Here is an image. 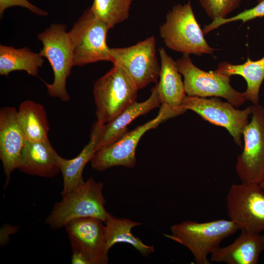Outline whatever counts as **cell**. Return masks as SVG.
Returning <instances> with one entry per match:
<instances>
[{
    "label": "cell",
    "mask_w": 264,
    "mask_h": 264,
    "mask_svg": "<svg viewBox=\"0 0 264 264\" xmlns=\"http://www.w3.org/2000/svg\"><path fill=\"white\" fill-rule=\"evenodd\" d=\"M161 104L156 84L147 100L142 102L135 101L113 120L103 125L97 150L118 139L127 132L128 126L134 119L160 107Z\"/></svg>",
    "instance_id": "cell-18"
},
{
    "label": "cell",
    "mask_w": 264,
    "mask_h": 264,
    "mask_svg": "<svg viewBox=\"0 0 264 264\" xmlns=\"http://www.w3.org/2000/svg\"><path fill=\"white\" fill-rule=\"evenodd\" d=\"M13 6L27 8L31 12L40 16H45L48 13L31 3L28 0H0V15L1 17L5 10Z\"/></svg>",
    "instance_id": "cell-27"
},
{
    "label": "cell",
    "mask_w": 264,
    "mask_h": 264,
    "mask_svg": "<svg viewBox=\"0 0 264 264\" xmlns=\"http://www.w3.org/2000/svg\"><path fill=\"white\" fill-rule=\"evenodd\" d=\"M261 188L263 189V190L264 191V179L261 181V182L259 184Z\"/></svg>",
    "instance_id": "cell-30"
},
{
    "label": "cell",
    "mask_w": 264,
    "mask_h": 264,
    "mask_svg": "<svg viewBox=\"0 0 264 264\" xmlns=\"http://www.w3.org/2000/svg\"><path fill=\"white\" fill-rule=\"evenodd\" d=\"M158 51L160 69L159 82L156 85L161 105L173 109L182 108L181 105L186 93L176 62L164 48H160Z\"/></svg>",
    "instance_id": "cell-19"
},
{
    "label": "cell",
    "mask_w": 264,
    "mask_h": 264,
    "mask_svg": "<svg viewBox=\"0 0 264 264\" xmlns=\"http://www.w3.org/2000/svg\"><path fill=\"white\" fill-rule=\"evenodd\" d=\"M228 216L238 230L264 231V191L259 184H232L226 198Z\"/></svg>",
    "instance_id": "cell-10"
},
{
    "label": "cell",
    "mask_w": 264,
    "mask_h": 264,
    "mask_svg": "<svg viewBox=\"0 0 264 264\" xmlns=\"http://www.w3.org/2000/svg\"><path fill=\"white\" fill-rule=\"evenodd\" d=\"M103 186L102 182L92 177L84 181L54 204L44 223L53 229H58L81 218H97L105 222L109 213L105 208Z\"/></svg>",
    "instance_id": "cell-2"
},
{
    "label": "cell",
    "mask_w": 264,
    "mask_h": 264,
    "mask_svg": "<svg viewBox=\"0 0 264 264\" xmlns=\"http://www.w3.org/2000/svg\"><path fill=\"white\" fill-rule=\"evenodd\" d=\"M37 39L43 45L39 54L48 60L54 74L51 84L44 83L48 94L63 102L69 101L66 82L74 64L72 45L66 25L52 24L38 35Z\"/></svg>",
    "instance_id": "cell-4"
},
{
    "label": "cell",
    "mask_w": 264,
    "mask_h": 264,
    "mask_svg": "<svg viewBox=\"0 0 264 264\" xmlns=\"http://www.w3.org/2000/svg\"><path fill=\"white\" fill-rule=\"evenodd\" d=\"M262 0H257V1H258V2H260V1H262Z\"/></svg>",
    "instance_id": "cell-31"
},
{
    "label": "cell",
    "mask_w": 264,
    "mask_h": 264,
    "mask_svg": "<svg viewBox=\"0 0 264 264\" xmlns=\"http://www.w3.org/2000/svg\"><path fill=\"white\" fill-rule=\"evenodd\" d=\"M156 49L154 36L130 46L110 48L112 63L122 68L139 90L151 83H157L160 65Z\"/></svg>",
    "instance_id": "cell-11"
},
{
    "label": "cell",
    "mask_w": 264,
    "mask_h": 264,
    "mask_svg": "<svg viewBox=\"0 0 264 264\" xmlns=\"http://www.w3.org/2000/svg\"><path fill=\"white\" fill-rule=\"evenodd\" d=\"M17 115L26 140L45 141L49 140V123L43 105L31 100L24 101L17 110Z\"/></svg>",
    "instance_id": "cell-22"
},
{
    "label": "cell",
    "mask_w": 264,
    "mask_h": 264,
    "mask_svg": "<svg viewBox=\"0 0 264 264\" xmlns=\"http://www.w3.org/2000/svg\"><path fill=\"white\" fill-rule=\"evenodd\" d=\"M264 250V235L241 230L230 244L220 247L211 254V262L227 264H257Z\"/></svg>",
    "instance_id": "cell-15"
},
{
    "label": "cell",
    "mask_w": 264,
    "mask_h": 264,
    "mask_svg": "<svg viewBox=\"0 0 264 264\" xmlns=\"http://www.w3.org/2000/svg\"><path fill=\"white\" fill-rule=\"evenodd\" d=\"M44 60L39 53L33 52L29 48L0 45V74L7 76L13 71L23 70L31 76H36Z\"/></svg>",
    "instance_id": "cell-23"
},
{
    "label": "cell",
    "mask_w": 264,
    "mask_h": 264,
    "mask_svg": "<svg viewBox=\"0 0 264 264\" xmlns=\"http://www.w3.org/2000/svg\"></svg>",
    "instance_id": "cell-32"
},
{
    "label": "cell",
    "mask_w": 264,
    "mask_h": 264,
    "mask_svg": "<svg viewBox=\"0 0 264 264\" xmlns=\"http://www.w3.org/2000/svg\"><path fill=\"white\" fill-rule=\"evenodd\" d=\"M58 155L49 140L45 141L26 140L18 169L28 175L53 177L60 172Z\"/></svg>",
    "instance_id": "cell-16"
},
{
    "label": "cell",
    "mask_w": 264,
    "mask_h": 264,
    "mask_svg": "<svg viewBox=\"0 0 264 264\" xmlns=\"http://www.w3.org/2000/svg\"><path fill=\"white\" fill-rule=\"evenodd\" d=\"M182 113L183 111L180 110L161 105L155 118L127 132L114 142L98 149L90 161L91 166L98 171L115 166L134 168L136 163V149L142 135L164 121Z\"/></svg>",
    "instance_id": "cell-6"
},
{
    "label": "cell",
    "mask_w": 264,
    "mask_h": 264,
    "mask_svg": "<svg viewBox=\"0 0 264 264\" xmlns=\"http://www.w3.org/2000/svg\"><path fill=\"white\" fill-rule=\"evenodd\" d=\"M160 35L169 49L185 54H212L194 15L191 2L174 6L159 27Z\"/></svg>",
    "instance_id": "cell-3"
},
{
    "label": "cell",
    "mask_w": 264,
    "mask_h": 264,
    "mask_svg": "<svg viewBox=\"0 0 264 264\" xmlns=\"http://www.w3.org/2000/svg\"><path fill=\"white\" fill-rule=\"evenodd\" d=\"M251 119L242 132L243 147L235 170L241 182L260 184L264 178V108L251 106Z\"/></svg>",
    "instance_id": "cell-9"
},
{
    "label": "cell",
    "mask_w": 264,
    "mask_h": 264,
    "mask_svg": "<svg viewBox=\"0 0 264 264\" xmlns=\"http://www.w3.org/2000/svg\"><path fill=\"white\" fill-rule=\"evenodd\" d=\"M18 231V227L8 224H4L0 230V243L4 246L9 241L10 236Z\"/></svg>",
    "instance_id": "cell-28"
},
{
    "label": "cell",
    "mask_w": 264,
    "mask_h": 264,
    "mask_svg": "<svg viewBox=\"0 0 264 264\" xmlns=\"http://www.w3.org/2000/svg\"><path fill=\"white\" fill-rule=\"evenodd\" d=\"M106 228V249L107 252L115 244L126 243L132 246L141 255L148 257L155 251L153 245L145 244L141 239L133 235L132 229L142 225L127 218H119L109 213L105 222Z\"/></svg>",
    "instance_id": "cell-20"
},
{
    "label": "cell",
    "mask_w": 264,
    "mask_h": 264,
    "mask_svg": "<svg viewBox=\"0 0 264 264\" xmlns=\"http://www.w3.org/2000/svg\"><path fill=\"white\" fill-rule=\"evenodd\" d=\"M26 138L20 125L17 110L5 107L0 110V159L6 181L5 189L10 180L12 173L18 169Z\"/></svg>",
    "instance_id": "cell-14"
},
{
    "label": "cell",
    "mask_w": 264,
    "mask_h": 264,
    "mask_svg": "<svg viewBox=\"0 0 264 264\" xmlns=\"http://www.w3.org/2000/svg\"><path fill=\"white\" fill-rule=\"evenodd\" d=\"M132 0H93L90 6L95 16L109 29L128 18Z\"/></svg>",
    "instance_id": "cell-24"
},
{
    "label": "cell",
    "mask_w": 264,
    "mask_h": 264,
    "mask_svg": "<svg viewBox=\"0 0 264 264\" xmlns=\"http://www.w3.org/2000/svg\"><path fill=\"white\" fill-rule=\"evenodd\" d=\"M181 107L191 110L208 122L226 129L236 144L242 147V137L252 113L251 106L243 110L236 109L232 104L217 98L185 96Z\"/></svg>",
    "instance_id": "cell-12"
},
{
    "label": "cell",
    "mask_w": 264,
    "mask_h": 264,
    "mask_svg": "<svg viewBox=\"0 0 264 264\" xmlns=\"http://www.w3.org/2000/svg\"><path fill=\"white\" fill-rule=\"evenodd\" d=\"M68 234L71 250L82 252L90 264L108 263L106 249V228L105 222L97 218L76 219L64 227Z\"/></svg>",
    "instance_id": "cell-13"
},
{
    "label": "cell",
    "mask_w": 264,
    "mask_h": 264,
    "mask_svg": "<svg viewBox=\"0 0 264 264\" xmlns=\"http://www.w3.org/2000/svg\"><path fill=\"white\" fill-rule=\"evenodd\" d=\"M71 263L72 264H90L89 261L82 252L76 250H71Z\"/></svg>",
    "instance_id": "cell-29"
},
{
    "label": "cell",
    "mask_w": 264,
    "mask_h": 264,
    "mask_svg": "<svg viewBox=\"0 0 264 264\" xmlns=\"http://www.w3.org/2000/svg\"><path fill=\"white\" fill-rule=\"evenodd\" d=\"M179 72L184 77V86L187 96L199 97H220L235 107L246 101L243 92L233 88L230 77L216 70L206 72L197 67L189 55L183 54L176 61Z\"/></svg>",
    "instance_id": "cell-8"
},
{
    "label": "cell",
    "mask_w": 264,
    "mask_h": 264,
    "mask_svg": "<svg viewBox=\"0 0 264 264\" xmlns=\"http://www.w3.org/2000/svg\"><path fill=\"white\" fill-rule=\"evenodd\" d=\"M264 17V0H263L252 8L245 10L238 15L230 18L217 19L208 25H205L202 31L204 34L218 28L220 26L237 20H241L243 22L257 18Z\"/></svg>",
    "instance_id": "cell-26"
},
{
    "label": "cell",
    "mask_w": 264,
    "mask_h": 264,
    "mask_svg": "<svg viewBox=\"0 0 264 264\" xmlns=\"http://www.w3.org/2000/svg\"><path fill=\"white\" fill-rule=\"evenodd\" d=\"M208 16L214 20L224 19L230 12L237 9L242 0H198Z\"/></svg>",
    "instance_id": "cell-25"
},
{
    "label": "cell",
    "mask_w": 264,
    "mask_h": 264,
    "mask_svg": "<svg viewBox=\"0 0 264 264\" xmlns=\"http://www.w3.org/2000/svg\"><path fill=\"white\" fill-rule=\"evenodd\" d=\"M110 29L97 18L90 7L86 9L68 32L73 54L74 66L99 61L113 62L106 43Z\"/></svg>",
    "instance_id": "cell-7"
},
{
    "label": "cell",
    "mask_w": 264,
    "mask_h": 264,
    "mask_svg": "<svg viewBox=\"0 0 264 264\" xmlns=\"http://www.w3.org/2000/svg\"><path fill=\"white\" fill-rule=\"evenodd\" d=\"M102 124L97 120L92 125L90 139L81 152L75 157L67 159L57 156V161L63 178V197L84 182L83 172L87 163L90 161L97 150Z\"/></svg>",
    "instance_id": "cell-17"
},
{
    "label": "cell",
    "mask_w": 264,
    "mask_h": 264,
    "mask_svg": "<svg viewBox=\"0 0 264 264\" xmlns=\"http://www.w3.org/2000/svg\"><path fill=\"white\" fill-rule=\"evenodd\" d=\"M215 70L230 77L233 75L243 77L247 83V88L243 92L245 99L253 105L259 104V91L264 80V56L255 61L248 58L244 63L241 65L221 63Z\"/></svg>",
    "instance_id": "cell-21"
},
{
    "label": "cell",
    "mask_w": 264,
    "mask_h": 264,
    "mask_svg": "<svg viewBox=\"0 0 264 264\" xmlns=\"http://www.w3.org/2000/svg\"><path fill=\"white\" fill-rule=\"evenodd\" d=\"M238 230L230 220L204 222L188 220L172 225L171 234L164 236L188 248L197 264H211L208 256L220 247L224 239Z\"/></svg>",
    "instance_id": "cell-1"
},
{
    "label": "cell",
    "mask_w": 264,
    "mask_h": 264,
    "mask_svg": "<svg viewBox=\"0 0 264 264\" xmlns=\"http://www.w3.org/2000/svg\"><path fill=\"white\" fill-rule=\"evenodd\" d=\"M138 89L126 72L116 64L95 83L93 93L97 121L113 120L136 101Z\"/></svg>",
    "instance_id": "cell-5"
}]
</instances>
